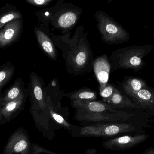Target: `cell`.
Returning <instances> with one entry per match:
<instances>
[{
	"label": "cell",
	"mask_w": 154,
	"mask_h": 154,
	"mask_svg": "<svg viewBox=\"0 0 154 154\" xmlns=\"http://www.w3.org/2000/svg\"><path fill=\"white\" fill-rule=\"evenodd\" d=\"M71 32L64 34H51L56 48L61 50L67 71L75 77L90 73L94 56L88 40L87 31L82 25L77 27L73 36Z\"/></svg>",
	"instance_id": "cell-1"
},
{
	"label": "cell",
	"mask_w": 154,
	"mask_h": 154,
	"mask_svg": "<svg viewBox=\"0 0 154 154\" xmlns=\"http://www.w3.org/2000/svg\"><path fill=\"white\" fill-rule=\"evenodd\" d=\"M82 9L71 2L63 0L57 1L53 6L40 10L35 13L40 25L52 30H59L61 34L70 32L80 19Z\"/></svg>",
	"instance_id": "cell-2"
},
{
	"label": "cell",
	"mask_w": 154,
	"mask_h": 154,
	"mask_svg": "<svg viewBox=\"0 0 154 154\" xmlns=\"http://www.w3.org/2000/svg\"><path fill=\"white\" fill-rule=\"evenodd\" d=\"M45 99L51 127L53 130L64 128L74 132L78 126L69 121L70 114L69 108L63 107L61 101L65 96V91L60 88L59 82L56 78L51 80L45 86Z\"/></svg>",
	"instance_id": "cell-3"
},
{
	"label": "cell",
	"mask_w": 154,
	"mask_h": 154,
	"mask_svg": "<svg viewBox=\"0 0 154 154\" xmlns=\"http://www.w3.org/2000/svg\"><path fill=\"white\" fill-rule=\"evenodd\" d=\"M45 88L43 79L35 71L31 72L28 90L30 96L35 119L42 134L50 135L53 133V130L46 105Z\"/></svg>",
	"instance_id": "cell-4"
},
{
	"label": "cell",
	"mask_w": 154,
	"mask_h": 154,
	"mask_svg": "<svg viewBox=\"0 0 154 154\" xmlns=\"http://www.w3.org/2000/svg\"><path fill=\"white\" fill-rule=\"evenodd\" d=\"M154 49L153 45H133L114 51L109 58L111 69H132L135 73L140 71L146 65L143 59Z\"/></svg>",
	"instance_id": "cell-5"
},
{
	"label": "cell",
	"mask_w": 154,
	"mask_h": 154,
	"mask_svg": "<svg viewBox=\"0 0 154 154\" xmlns=\"http://www.w3.org/2000/svg\"><path fill=\"white\" fill-rule=\"evenodd\" d=\"M94 16L101 39L108 44H122L129 41V33L110 15L104 11H97Z\"/></svg>",
	"instance_id": "cell-6"
},
{
	"label": "cell",
	"mask_w": 154,
	"mask_h": 154,
	"mask_svg": "<svg viewBox=\"0 0 154 154\" xmlns=\"http://www.w3.org/2000/svg\"><path fill=\"white\" fill-rule=\"evenodd\" d=\"M134 124L125 122L96 123L85 126L78 127L72 133L74 137H103L108 139L123 133L135 130Z\"/></svg>",
	"instance_id": "cell-7"
},
{
	"label": "cell",
	"mask_w": 154,
	"mask_h": 154,
	"mask_svg": "<svg viewBox=\"0 0 154 154\" xmlns=\"http://www.w3.org/2000/svg\"><path fill=\"white\" fill-rule=\"evenodd\" d=\"M134 116V114H129L123 110L116 112L95 113L76 110L75 118L81 123H92L93 124L127 122Z\"/></svg>",
	"instance_id": "cell-8"
},
{
	"label": "cell",
	"mask_w": 154,
	"mask_h": 154,
	"mask_svg": "<svg viewBox=\"0 0 154 154\" xmlns=\"http://www.w3.org/2000/svg\"><path fill=\"white\" fill-rule=\"evenodd\" d=\"M34 33L38 45L42 52L48 58L56 61L58 58V52L51 39L49 28L40 24L34 28Z\"/></svg>",
	"instance_id": "cell-9"
},
{
	"label": "cell",
	"mask_w": 154,
	"mask_h": 154,
	"mask_svg": "<svg viewBox=\"0 0 154 154\" xmlns=\"http://www.w3.org/2000/svg\"><path fill=\"white\" fill-rule=\"evenodd\" d=\"M23 28V18L13 20L0 30V48H5L19 40Z\"/></svg>",
	"instance_id": "cell-10"
},
{
	"label": "cell",
	"mask_w": 154,
	"mask_h": 154,
	"mask_svg": "<svg viewBox=\"0 0 154 154\" xmlns=\"http://www.w3.org/2000/svg\"><path fill=\"white\" fill-rule=\"evenodd\" d=\"M149 137L145 134L132 136L125 135L108 138L102 143L103 147L110 151H120L128 149L144 142Z\"/></svg>",
	"instance_id": "cell-11"
},
{
	"label": "cell",
	"mask_w": 154,
	"mask_h": 154,
	"mask_svg": "<svg viewBox=\"0 0 154 154\" xmlns=\"http://www.w3.org/2000/svg\"><path fill=\"white\" fill-rule=\"evenodd\" d=\"M93 69L99 83V91L109 83L111 69V62L108 57L104 54L97 57L93 61Z\"/></svg>",
	"instance_id": "cell-12"
},
{
	"label": "cell",
	"mask_w": 154,
	"mask_h": 154,
	"mask_svg": "<svg viewBox=\"0 0 154 154\" xmlns=\"http://www.w3.org/2000/svg\"><path fill=\"white\" fill-rule=\"evenodd\" d=\"M70 105L75 110L86 112H116L122 110L114 109L106 102L97 100H76L71 101Z\"/></svg>",
	"instance_id": "cell-13"
},
{
	"label": "cell",
	"mask_w": 154,
	"mask_h": 154,
	"mask_svg": "<svg viewBox=\"0 0 154 154\" xmlns=\"http://www.w3.org/2000/svg\"><path fill=\"white\" fill-rule=\"evenodd\" d=\"M117 83L120 89H119L131 98L139 90L148 86L143 79L132 77H125L123 81Z\"/></svg>",
	"instance_id": "cell-14"
},
{
	"label": "cell",
	"mask_w": 154,
	"mask_h": 154,
	"mask_svg": "<svg viewBox=\"0 0 154 154\" xmlns=\"http://www.w3.org/2000/svg\"><path fill=\"white\" fill-rule=\"evenodd\" d=\"M106 103H107L114 109L118 110H121L125 108L140 110L142 108L132 99L124 95L117 87L116 88L111 98Z\"/></svg>",
	"instance_id": "cell-15"
},
{
	"label": "cell",
	"mask_w": 154,
	"mask_h": 154,
	"mask_svg": "<svg viewBox=\"0 0 154 154\" xmlns=\"http://www.w3.org/2000/svg\"><path fill=\"white\" fill-rule=\"evenodd\" d=\"M132 100L141 108L154 109V89L149 86L139 90L131 97Z\"/></svg>",
	"instance_id": "cell-16"
},
{
	"label": "cell",
	"mask_w": 154,
	"mask_h": 154,
	"mask_svg": "<svg viewBox=\"0 0 154 154\" xmlns=\"http://www.w3.org/2000/svg\"><path fill=\"white\" fill-rule=\"evenodd\" d=\"M23 18L22 14L16 6L6 3L0 9V30L13 20Z\"/></svg>",
	"instance_id": "cell-17"
},
{
	"label": "cell",
	"mask_w": 154,
	"mask_h": 154,
	"mask_svg": "<svg viewBox=\"0 0 154 154\" xmlns=\"http://www.w3.org/2000/svg\"><path fill=\"white\" fill-rule=\"evenodd\" d=\"M25 83L22 79L19 78L16 79L14 84L8 88L3 98L1 99L2 101L10 102L16 99L21 95L27 93L25 87Z\"/></svg>",
	"instance_id": "cell-18"
},
{
	"label": "cell",
	"mask_w": 154,
	"mask_h": 154,
	"mask_svg": "<svg viewBox=\"0 0 154 154\" xmlns=\"http://www.w3.org/2000/svg\"><path fill=\"white\" fill-rule=\"evenodd\" d=\"M65 96L71 101L76 100H97V93L88 87L82 88L78 90L66 93Z\"/></svg>",
	"instance_id": "cell-19"
},
{
	"label": "cell",
	"mask_w": 154,
	"mask_h": 154,
	"mask_svg": "<svg viewBox=\"0 0 154 154\" xmlns=\"http://www.w3.org/2000/svg\"><path fill=\"white\" fill-rule=\"evenodd\" d=\"M15 68L11 62L0 66V91L13 77Z\"/></svg>",
	"instance_id": "cell-20"
},
{
	"label": "cell",
	"mask_w": 154,
	"mask_h": 154,
	"mask_svg": "<svg viewBox=\"0 0 154 154\" xmlns=\"http://www.w3.org/2000/svg\"><path fill=\"white\" fill-rule=\"evenodd\" d=\"M116 87L115 84L111 82H109L105 87L99 91L100 95L102 99V101L106 102L109 100L114 94Z\"/></svg>",
	"instance_id": "cell-21"
},
{
	"label": "cell",
	"mask_w": 154,
	"mask_h": 154,
	"mask_svg": "<svg viewBox=\"0 0 154 154\" xmlns=\"http://www.w3.org/2000/svg\"><path fill=\"white\" fill-rule=\"evenodd\" d=\"M53 0H26V2L38 7H44L49 5Z\"/></svg>",
	"instance_id": "cell-22"
},
{
	"label": "cell",
	"mask_w": 154,
	"mask_h": 154,
	"mask_svg": "<svg viewBox=\"0 0 154 154\" xmlns=\"http://www.w3.org/2000/svg\"><path fill=\"white\" fill-rule=\"evenodd\" d=\"M28 146V143L25 140H21L17 143L14 146V151L16 152H20L25 150Z\"/></svg>",
	"instance_id": "cell-23"
},
{
	"label": "cell",
	"mask_w": 154,
	"mask_h": 154,
	"mask_svg": "<svg viewBox=\"0 0 154 154\" xmlns=\"http://www.w3.org/2000/svg\"><path fill=\"white\" fill-rule=\"evenodd\" d=\"M40 151L41 152H42L46 153L48 154H59L53 152H51L49 150H46V149H44L43 148H41L40 149Z\"/></svg>",
	"instance_id": "cell-24"
},
{
	"label": "cell",
	"mask_w": 154,
	"mask_h": 154,
	"mask_svg": "<svg viewBox=\"0 0 154 154\" xmlns=\"http://www.w3.org/2000/svg\"><path fill=\"white\" fill-rule=\"evenodd\" d=\"M144 154H154V149H152L151 150H149L146 152Z\"/></svg>",
	"instance_id": "cell-25"
},
{
	"label": "cell",
	"mask_w": 154,
	"mask_h": 154,
	"mask_svg": "<svg viewBox=\"0 0 154 154\" xmlns=\"http://www.w3.org/2000/svg\"><path fill=\"white\" fill-rule=\"evenodd\" d=\"M152 37H153V39H154V32H153V33Z\"/></svg>",
	"instance_id": "cell-26"
},
{
	"label": "cell",
	"mask_w": 154,
	"mask_h": 154,
	"mask_svg": "<svg viewBox=\"0 0 154 154\" xmlns=\"http://www.w3.org/2000/svg\"><path fill=\"white\" fill-rule=\"evenodd\" d=\"M153 111L154 114V110H153Z\"/></svg>",
	"instance_id": "cell-27"
}]
</instances>
